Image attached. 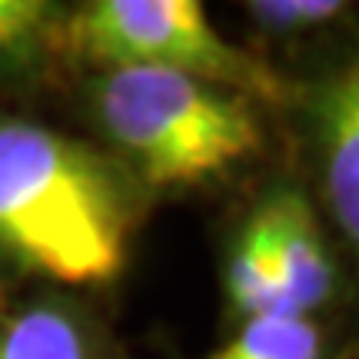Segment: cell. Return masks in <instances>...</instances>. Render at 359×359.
<instances>
[{"label":"cell","mask_w":359,"mask_h":359,"mask_svg":"<svg viewBox=\"0 0 359 359\" xmlns=\"http://www.w3.org/2000/svg\"><path fill=\"white\" fill-rule=\"evenodd\" d=\"M150 206L93 140L0 110V299L24 290H114Z\"/></svg>","instance_id":"obj_1"},{"label":"cell","mask_w":359,"mask_h":359,"mask_svg":"<svg viewBox=\"0 0 359 359\" xmlns=\"http://www.w3.org/2000/svg\"><path fill=\"white\" fill-rule=\"evenodd\" d=\"M0 359H130L93 296L24 290L0 299Z\"/></svg>","instance_id":"obj_6"},{"label":"cell","mask_w":359,"mask_h":359,"mask_svg":"<svg viewBox=\"0 0 359 359\" xmlns=\"http://www.w3.org/2000/svg\"><path fill=\"white\" fill-rule=\"evenodd\" d=\"M290 90L273 114L283 167L313 200L356 286L359 309V30L286 70Z\"/></svg>","instance_id":"obj_4"},{"label":"cell","mask_w":359,"mask_h":359,"mask_svg":"<svg viewBox=\"0 0 359 359\" xmlns=\"http://www.w3.org/2000/svg\"><path fill=\"white\" fill-rule=\"evenodd\" d=\"M219 309L226 330L263 313H286L266 233L250 203H243L240 217L230 223L219 250Z\"/></svg>","instance_id":"obj_10"},{"label":"cell","mask_w":359,"mask_h":359,"mask_svg":"<svg viewBox=\"0 0 359 359\" xmlns=\"http://www.w3.org/2000/svg\"><path fill=\"white\" fill-rule=\"evenodd\" d=\"M196 359H359L346 326L299 313H263L226 330L219 346Z\"/></svg>","instance_id":"obj_9"},{"label":"cell","mask_w":359,"mask_h":359,"mask_svg":"<svg viewBox=\"0 0 359 359\" xmlns=\"http://www.w3.org/2000/svg\"><path fill=\"white\" fill-rule=\"evenodd\" d=\"M246 203L266 233L283 309L343 323L356 309V286L299 180L280 163L253 183Z\"/></svg>","instance_id":"obj_5"},{"label":"cell","mask_w":359,"mask_h":359,"mask_svg":"<svg viewBox=\"0 0 359 359\" xmlns=\"http://www.w3.org/2000/svg\"><path fill=\"white\" fill-rule=\"evenodd\" d=\"M80 120L150 200L217 193L266 163L276 120L263 103L203 80L114 67L70 83Z\"/></svg>","instance_id":"obj_2"},{"label":"cell","mask_w":359,"mask_h":359,"mask_svg":"<svg viewBox=\"0 0 359 359\" xmlns=\"http://www.w3.org/2000/svg\"><path fill=\"white\" fill-rule=\"evenodd\" d=\"M60 0H0V97L34 100L74 83Z\"/></svg>","instance_id":"obj_7"},{"label":"cell","mask_w":359,"mask_h":359,"mask_svg":"<svg viewBox=\"0 0 359 359\" xmlns=\"http://www.w3.org/2000/svg\"><path fill=\"white\" fill-rule=\"evenodd\" d=\"M67 60L77 74L143 67L236 90L276 114L290 80L230 40L200 0H80L67 7Z\"/></svg>","instance_id":"obj_3"},{"label":"cell","mask_w":359,"mask_h":359,"mask_svg":"<svg viewBox=\"0 0 359 359\" xmlns=\"http://www.w3.org/2000/svg\"><path fill=\"white\" fill-rule=\"evenodd\" d=\"M246 47L280 70L306 64L359 30L356 0H243Z\"/></svg>","instance_id":"obj_8"}]
</instances>
